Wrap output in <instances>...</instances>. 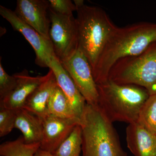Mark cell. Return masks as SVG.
I'll list each match as a JSON object with an SVG mask.
<instances>
[{
    "label": "cell",
    "mask_w": 156,
    "mask_h": 156,
    "mask_svg": "<svg viewBox=\"0 0 156 156\" xmlns=\"http://www.w3.org/2000/svg\"><path fill=\"white\" fill-rule=\"evenodd\" d=\"M60 62L87 104L97 105L99 97L97 85L93 77L92 67L83 52L78 49L70 58Z\"/></svg>",
    "instance_id": "7"
},
{
    "label": "cell",
    "mask_w": 156,
    "mask_h": 156,
    "mask_svg": "<svg viewBox=\"0 0 156 156\" xmlns=\"http://www.w3.org/2000/svg\"><path fill=\"white\" fill-rule=\"evenodd\" d=\"M50 10L56 14L63 15H73L76 11L74 3L70 0H49Z\"/></svg>",
    "instance_id": "22"
},
{
    "label": "cell",
    "mask_w": 156,
    "mask_h": 156,
    "mask_svg": "<svg viewBox=\"0 0 156 156\" xmlns=\"http://www.w3.org/2000/svg\"><path fill=\"white\" fill-rule=\"evenodd\" d=\"M44 120L34 114L22 108L17 109L14 128L22 132L27 144L40 143L43 133Z\"/></svg>",
    "instance_id": "15"
},
{
    "label": "cell",
    "mask_w": 156,
    "mask_h": 156,
    "mask_svg": "<svg viewBox=\"0 0 156 156\" xmlns=\"http://www.w3.org/2000/svg\"><path fill=\"white\" fill-rule=\"evenodd\" d=\"M108 80L119 84H131L156 94V42L136 56L122 58L112 68Z\"/></svg>",
    "instance_id": "5"
},
{
    "label": "cell",
    "mask_w": 156,
    "mask_h": 156,
    "mask_svg": "<svg viewBox=\"0 0 156 156\" xmlns=\"http://www.w3.org/2000/svg\"><path fill=\"white\" fill-rule=\"evenodd\" d=\"M17 109L0 107V136H6L14 128Z\"/></svg>",
    "instance_id": "20"
},
{
    "label": "cell",
    "mask_w": 156,
    "mask_h": 156,
    "mask_svg": "<svg viewBox=\"0 0 156 156\" xmlns=\"http://www.w3.org/2000/svg\"><path fill=\"white\" fill-rule=\"evenodd\" d=\"M82 146V129L78 125L53 154L56 156H80Z\"/></svg>",
    "instance_id": "18"
},
{
    "label": "cell",
    "mask_w": 156,
    "mask_h": 156,
    "mask_svg": "<svg viewBox=\"0 0 156 156\" xmlns=\"http://www.w3.org/2000/svg\"><path fill=\"white\" fill-rule=\"evenodd\" d=\"M0 14L11 24L14 30L22 34L32 47L36 53V64L41 67L48 68L50 60L55 56L50 40L23 21L15 11L1 5Z\"/></svg>",
    "instance_id": "8"
},
{
    "label": "cell",
    "mask_w": 156,
    "mask_h": 156,
    "mask_svg": "<svg viewBox=\"0 0 156 156\" xmlns=\"http://www.w3.org/2000/svg\"><path fill=\"white\" fill-rule=\"evenodd\" d=\"M40 146V143H26L22 136L16 140L2 144L0 145V155L2 156H34Z\"/></svg>",
    "instance_id": "17"
},
{
    "label": "cell",
    "mask_w": 156,
    "mask_h": 156,
    "mask_svg": "<svg viewBox=\"0 0 156 156\" xmlns=\"http://www.w3.org/2000/svg\"><path fill=\"white\" fill-rule=\"evenodd\" d=\"M137 122L156 135V94L150 95L144 104Z\"/></svg>",
    "instance_id": "19"
},
{
    "label": "cell",
    "mask_w": 156,
    "mask_h": 156,
    "mask_svg": "<svg viewBox=\"0 0 156 156\" xmlns=\"http://www.w3.org/2000/svg\"><path fill=\"white\" fill-rule=\"evenodd\" d=\"M49 9L50 4L47 0H17L14 11L23 21L50 40Z\"/></svg>",
    "instance_id": "9"
},
{
    "label": "cell",
    "mask_w": 156,
    "mask_h": 156,
    "mask_svg": "<svg viewBox=\"0 0 156 156\" xmlns=\"http://www.w3.org/2000/svg\"><path fill=\"white\" fill-rule=\"evenodd\" d=\"M156 42V23L141 22L117 27L92 70L96 83L108 80L111 70L120 59L139 55Z\"/></svg>",
    "instance_id": "1"
},
{
    "label": "cell",
    "mask_w": 156,
    "mask_h": 156,
    "mask_svg": "<svg viewBox=\"0 0 156 156\" xmlns=\"http://www.w3.org/2000/svg\"><path fill=\"white\" fill-rule=\"evenodd\" d=\"M126 135L127 146L134 156H156V135L138 122L129 124Z\"/></svg>",
    "instance_id": "13"
},
{
    "label": "cell",
    "mask_w": 156,
    "mask_h": 156,
    "mask_svg": "<svg viewBox=\"0 0 156 156\" xmlns=\"http://www.w3.org/2000/svg\"><path fill=\"white\" fill-rule=\"evenodd\" d=\"M48 68L53 71L57 85L64 92L76 115L80 120L87 104L85 98L56 56L51 58Z\"/></svg>",
    "instance_id": "12"
},
{
    "label": "cell",
    "mask_w": 156,
    "mask_h": 156,
    "mask_svg": "<svg viewBox=\"0 0 156 156\" xmlns=\"http://www.w3.org/2000/svg\"><path fill=\"white\" fill-rule=\"evenodd\" d=\"M53 71L50 69L48 77L31 95L23 108L37 115L44 120L50 115L48 103L52 92L57 86Z\"/></svg>",
    "instance_id": "14"
},
{
    "label": "cell",
    "mask_w": 156,
    "mask_h": 156,
    "mask_svg": "<svg viewBox=\"0 0 156 156\" xmlns=\"http://www.w3.org/2000/svg\"><path fill=\"white\" fill-rule=\"evenodd\" d=\"M76 11L78 49L87 57L92 70L118 27L99 7L84 4Z\"/></svg>",
    "instance_id": "4"
},
{
    "label": "cell",
    "mask_w": 156,
    "mask_h": 156,
    "mask_svg": "<svg viewBox=\"0 0 156 156\" xmlns=\"http://www.w3.org/2000/svg\"><path fill=\"white\" fill-rule=\"evenodd\" d=\"M34 156H56L53 153L39 148Z\"/></svg>",
    "instance_id": "23"
},
{
    "label": "cell",
    "mask_w": 156,
    "mask_h": 156,
    "mask_svg": "<svg viewBox=\"0 0 156 156\" xmlns=\"http://www.w3.org/2000/svg\"><path fill=\"white\" fill-rule=\"evenodd\" d=\"M80 122L49 115L44 120L40 148L53 153L69 136Z\"/></svg>",
    "instance_id": "10"
},
{
    "label": "cell",
    "mask_w": 156,
    "mask_h": 156,
    "mask_svg": "<svg viewBox=\"0 0 156 156\" xmlns=\"http://www.w3.org/2000/svg\"><path fill=\"white\" fill-rule=\"evenodd\" d=\"M48 109L50 115L62 119L76 120L80 119L75 112L69 101L58 85L50 95L48 103Z\"/></svg>",
    "instance_id": "16"
},
{
    "label": "cell",
    "mask_w": 156,
    "mask_h": 156,
    "mask_svg": "<svg viewBox=\"0 0 156 156\" xmlns=\"http://www.w3.org/2000/svg\"><path fill=\"white\" fill-rule=\"evenodd\" d=\"M18 78L17 74L10 76L3 68L0 60V101L2 100L17 86Z\"/></svg>",
    "instance_id": "21"
},
{
    "label": "cell",
    "mask_w": 156,
    "mask_h": 156,
    "mask_svg": "<svg viewBox=\"0 0 156 156\" xmlns=\"http://www.w3.org/2000/svg\"><path fill=\"white\" fill-rule=\"evenodd\" d=\"M49 37L56 57L62 61L70 58L79 48L76 19L73 15L56 14L49 9Z\"/></svg>",
    "instance_id": "6"
},
{
    "label": "cell",
    "mask_w": 156,
    "mask_h": 156,
    "mask_svg": "<svg viewBox=\"0 0 156 156\" xmlns=\"http://www.w3.org/2000/svg\"><path fill=\"white\" fill-rule=\"evenodd\" d=\"M112 122L98 105L87 104L80 119L82 156H127Z\"/></svg>",
    "instance_id": "2"
},
{
    "label": "cell",
    "mask_w": 156,
    "mask_h": 156,
    "mask_svg": "<svg viewBox=\"0 0 156 156\" xmlns=\"http://www.w3.org/2000/svg\"><path fill=\"white\" fill-rule=\"evenodd\" d=\"M16 74L18 78L17 86L9 95L0 101V107L11 109L23 108L30 96L48 77V74L32 76L26 69Z\"/></svg>",
    "instance_id": "11"
},
{
    "label": "cell",
    "mask_w": 156,
    "mask_h": 156,
    "mask_svg": "<svg viewBox=\"0 0 156 156\" xmlns=\"http://www.w3.org/2000/svg\"><path fill=\"white\" fill-rule=\"evenodd\" d=\"M97 87L98 105L112 123L137 122L140 109L150 96L143 87L117 84L110 80L97 85Z\"/></svg>",
    "instance_id": "3"
}]
</instances>
